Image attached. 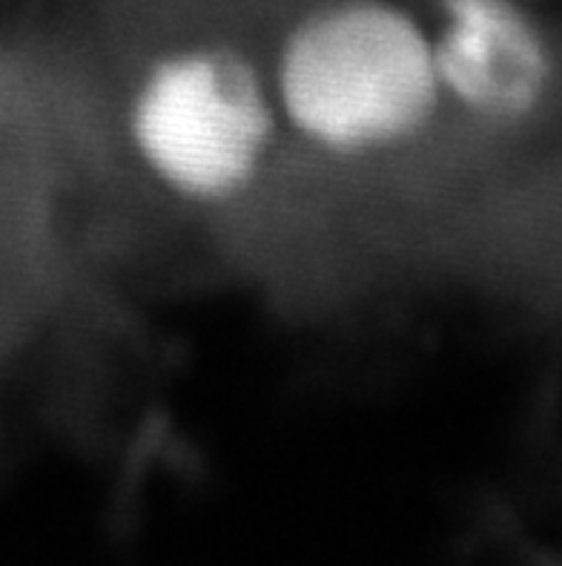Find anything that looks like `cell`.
<instances>
[{
    "label": "cell",
    "mask_w": 562,
    "mask_h": 566,
    "mask_svg": "<svg viewBox=\"0 0 562 566\" xmlns=\"http://www.w3.org/2000/svg\"><path fill=\"white\" fill-rule=\"evenodd\" d=\"M264 66L282 129L336 161L393 156L445 113L431 23L405 0H319Z\"/></svg>",
    "instance_id": "1"
},
{
    "label": "cell",
    "mask_w": 562,
    "mask_h": 566,
    "mask_svg": "<svg viewBox=\"0 0 562 566\" xmlns=\"http://www.w3.org/2000/svg\"><path fill=\"white\" fill-rule=\"evenodd\" d=\"M124 127L147 179L190 208L244 199L285 133L267 66L215 38L150 57L132 81Z\"/></svg>",
    "instance_id": "2"
},
{
    "label": "cell",
    "mask_w": 562,
    "mask_h": 566,
    "mask_svg": "<svg viewBox=\"0 0 562 566\" xmlns=\"http://www.w3.org/2000/svg\"><path fill=\"white\" fill-rule=\"evenodd\" d=\"M442 107L485 133H520L549 113L562 61L542 9L517 0H431Z\"/></svg>",
    "instance_id": "3"
},
{
    "label": "cell",
    "mask_w": 562,
    "mask_h": 566,
    "mask_svg": "<svg viewBox=\"0 0 562 566\" xmlns=\"http://www.w3.org/2000/svg\"><path fill=\"white\" fill-rule=\"evenodd\" d=\"M517 3H528V7L542 9V7H549V3H554V0H517Z\"/></svg>",
    "instance_id": "4"
}]
</instances>
